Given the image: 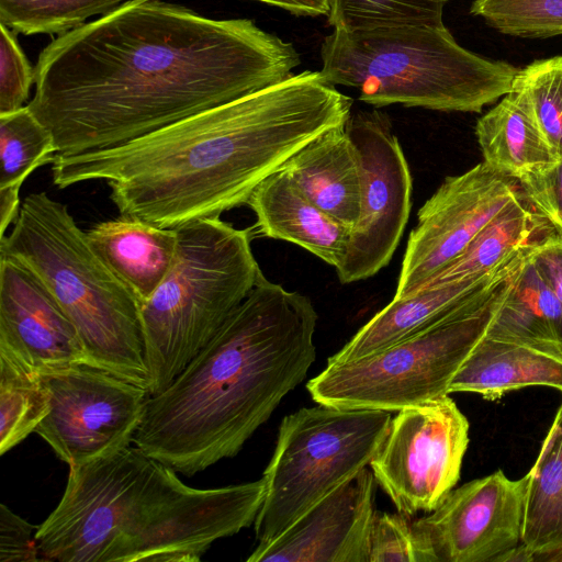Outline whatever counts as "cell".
<instances>
[{"label": "cell", "instance_id": "cell-1", "mask_svg": "<svg viewBox=\"0 0 562 562\" xmlns=\"http://www.w3.org/2000/svg\"><path fill=\"white\" fill-rule=\"evenodd\" d=\"M301 58L249 19L130 0L41 53L27 104L58 155L133 140L290 76Z\"/></svg>", "mask_w": 562, "mask_h": 562}, {"label": "cell", "instance_id": "cell-2", "mask_svg": "<svg viewBox=\"0 0 562 562\" xmlns=\"http://www.w3.org/2000/svg\"><path fill=\"white\" fill-rule=\"evenodd\" d=\"M352 99L305 70L121 145L57 155L59 189L103 180L120 215L177 228L247 204L254 190L323 132Z\"/></svg>", "mask_w": 562, "mask_h": 562}, {"label": "cell", "instance_id": "cell-3", "mask_svg": "<svg viewBox=\"0 0 562 562\" xmlns=\"http://www.w3.org/2000/svg\"><path fill=\"white\" fill-rule=\"evenodd\" d=\"M308 296L263 274L211 341L148 395L133 442L192 476L236 456L316 358Z\"/></svg>", "mask_w": 562, "mask_h": 562}, {"label": "cell", "instance_id": "cell-4", "mask_svg": "<svg viewBox=\"0 0 562 562\" xmlns=\"http://www.w3.org/2000/svg\"><path fill=\"white\" fill-rule=\"evenodd\" d=\"M138 447L69 468L65 492L37 527L45 560L198 562L218 539L256 520L260 480L217 488L186 485Z\"/></svg>", "mask_w": 562, "mask_h": 562}, {"label": "cell", "instance_id": "cell-5", "mask_svg": "<svg viewBox=\"0 0 562 562\" xmlns=\"http://www.w3.org/2000/svg\"><path fill=\"white\" fill-rule=\"evenodd\" d=\"M0 251L33 271L74 323L90 364L147 390L139 304L91 247L66 204L23 201Z\"/></svg>", "mask_w": 562, "mask_h": 562}, {"label": "cell", "instance_id": "cell-6", "mask_svg": "<svg viewBox=\"0 0 562 562\" xmlns=\"http://www.w3.org/2000/svg\"><path fill=\"white\" fill-rule=\"evenodd\" d=\"M321 58L329 83L357 89L359 100L375 108L479 113L510 91L518 72L462 47L445 25L334 30Z\"/></svg>", "mask_w": 562, "mask_h": 562}, {"label": "cell", "instance_id": "cell-7", "mask_svg": "<svg viewBox=\"0 0 562 562\" xmlns=\"http://www.w3.org/2000/svg\"><path fill=\"white\" fill-rule=\"evenodd\" d=\"M176 231L172 265L139 307L148 395L173 381L263 274L251 250L250 229L213 217Z\"/></svg>", "mask_w": 562, "mask_h": 562}, {"label": "cell", "instance_id": "cell-8", "mask_svg": "<svg viewBox=\"0 0 562 562\" xmlns=\"http://www.w3.org/2000/svg\"><path fill=\"white\" fill-rule=\"evenodd\" d=\"M521 266L408 337L361 359L327 364L306 385L313 401L337 408L392 413L448 395L453 378L485 337Z\"/></svg>", "mask_w": 562, "mask_h": 562}, {"label": "cell", "instance_id": "cell-9", "mask_svg": "<svg viewBox=\"0 0 562 562\" xmlns=\"http://www.w3.org/2000/svg\"><path fill=\"white\" fill-rule=\"evenodd\" d=\"M391 420L386 411L323 404L283 417L262 475L265 496L254 522L258 544L277 538L314 504L368 467Z\"/></svg>", "mask_w": 562, "mask_h": 562}, {"label": "cell", "instance_id": "cell-10", "mask_svg": "<svg viewBox=\"0 0 562 562\" xmlns=\"http://www.w3.org/2000/svg\"><path fill=\"white\" fill-rule=\"evenodd\" d=\"M469 422L448 395L405 407L369 463L398 513L435 510L460 479Z\"/></svg>", "mask_w": 562, "mask_h": 562}, {"label": "cell", "instance_id": "cell-11", "mask_svg": "<svg viewBox=\"0 0 562 562\" xmlns=\"http://www.w3.org/2000/svg\"><path fill=\"white\" fill-rule=\"evenodd\" d=\"M41 376L49 412L35 432L69 468L131 446L148 396L145 387L89 364Z\"/></svg>", "mask_w": 562, "mask_h": 562}, {"label": "cell", "instance_id": "cell-12", "mask_svg": "<svg viewBox=\"0 0 562 562\" xmlns=\"http://www.w3.org/2000/svg\"><path fill=\"white\" fill-rule=\"evenodd\" d=\"M347 128L360 164L361 200L345 259L336 268L344 284L368 279L390 262L412 205L409 168L387 114L358 111Z\"/></svg>", "mask_w": 562, "mask_h": 562}, {"label": "cell", "instance_id": "cell-13", "mask_svg": "<svg viewBox=\"0 0 562 562\" xmlns=\"http://www.w3.org/2000/svg\"><path fill=\"white\" fill-rule=\"evenodd\" d=\"M522 195L517 179L481 162L447 177L418 212L393 299L424 290L467 249L479 232Z\"/></svg>", "mask_w": 562, "mask_h": 562}, {"label": "cell", "instance_id": "cell-14", "mask_svg": "<svg viewBox=\"0 0 562 562\" xmlns=\"http://www.w3.org/2000/svg\"><path fill=\"white\" fill-rule=\"evenodd\" d=\"M527 486L497 470L452 490L412 522L420 562H501L521 544Z\"/></svg>", "mask_w": 562, "mask_h": 562}, {"label": "cell", "instance_id": "cell-15", "mask_svg": "<svg viewBox=\"0 0 562 562\" xmlns=\"http://www.w3.org/2000/svg\"><path fill=\"white\" fill-rule=\"evenodd\" d=\"M0 355L43 374L90 364L80 336L40 278L0 251Z\"/></svg>", "mask_w": 562, "mask_h": 562}, {"label": "cell", "instance_id": "cell-16", "mask_svg": "<svg viewBox=\"0 0 562 562\" xmlns=\"http://www.w3.org/2000/svg\"><path fill=\"white\" fill-rule=\"evenodd\" d=\"M375 479L366 467L314 504L247 562H368Z\"/></svg>", "mask_w": 562, "mask_h": 562}, {"label": "cell", "instance_id": "cell-17", "mask_svg": "<svg viewBox=\"0 0 562 562\" xmlns=\"http://www.w3.org/2000/svg\"><path fill=\"white\" fill-rule=\"evenodd\" d=\"M533 250L482 277L430 286L404 299H393L329 357L327 364L361 359L408 337L503 281Z\"/></svg>", "mask_w": 562, "mask_h": 562}, {"label": "cell", "instance_id": "cell-18", "mask_svg": "<svg viewBox=\"0 0 562 562\" xmlns=\"http://www.w3.org/2000/svg\"><path fill=\"white\" fill-rule=\"evenodd\" d=\"M278 171L330 217L350 231L355 227L360 214L361 173L347 123L310 140Z\"/></svg>", "mask_w": 562, "mask_h": 562}, {"label": "cell", "instance_id": "cell-19", "mask_svg": "<svg viewBox=\"0 0 562 562\" xmlns=\"http://www.w3.org/2000/svg\"><path fill=\"white\" fill-rule=\"evenodd\" d=\"M247 205L261 236L299 245L335 269L344 261L351 231L311 202L283 172L261 181Z\"/></svg>", "mask_w": 562, "mask_h": 562}, {"label": "cell", "instance_id": "cell-20", "mask_svg": "<svg viewBox=\"0 0 562 562\" xmlns=\"http://www.w3.org/2000/svg\"><path fill=\"white\" fill-rule=\"evenodd\" d=\"M88 240L116 278L143 305L168 273L176 252V228H161L120 215L94 224Z\"/></svg>", "mask_w": 562, "mask_h": 562}, {"label": "cell", "instance_id": "cell-21", "mask_svg": "<svg viewBox=\"0 0 562 562\" xmlns=\"http://www.w3.org/2000/svg\"><path fill=\"white\" fill-rule=\"evenodd\" d=\"M529 386L562 393V352L485 335L457 372L449 394L472 392L495 401Z\"/></svg>", "mask_w": 562, "mask_h": 562}, {"label": "cell", "instance_id": "cell-22", "mask_svg": "<svg viewBox=\"0 0 562 562\" xmlns=\"http://www.w3.org/2000/svg\"><path fill=\"white\" fill-rule=\"evenodd\" d=\"M475 135L483 162L517 180L557 160L527 91L515 80L510 91L477 120Z\"/></svg>", "mask_w": 562, "mask_h": 562}, {"label": "cell", "instance_id": "cell-23", "mask_svg": "<svg viewBox=\"0 0 562 562\" xmlns=\"http://www.w3.org/2000/svg\"><path fill=\"white\" fill-rule=\"evenodd\" d=\"M527 474L521 544L502 562L562 561V403Z\"/></svg>", "mask_w": 562, "mask_h": 562}, {"label": "cell", "instance_id": "cell-24", "mask_svg": "<svg viewBox=\"0 0 562 562\" xmlns=\"http://www.w3.org/2000/svg\"><path fill=\"white\" fill-rule=\"evenodd\" d=\"M555 236L560 235L552 224L522 193L497 213L462 255L426 288L482 277Z\"/></svg>", "mask_w": 562, "mask_h": 562}, {"label": "cell", "instance_id": "cell-25", "mask_svg": "<svg viewBox=\"0 0 562 562\" xmlns=\"http://www.w3.org/2000/svg\"><path fill=\"white\" fill-rule=\"evenodd\" d=\"M532 252L514 277L486 336L562 352V304L532 261Z\"/></svg>", "mask_w": 562, "mask_h": 562}, {"label": "cell", "instance_id": "cell-26", "mask_svg": "<svg viewBox=\"0 0 562 562\" xmlns=\"http://www.w3.org/2000/svg\"><path fill=\"white\" fill-rule=\"evenodd\" d=\"M49 412L41 374L0 355V454L34 432Z\"/></svg>", "mask_w": 562, "mask_h": 562}, {"label": "cell", "instance_id": "cell-27", "mask_svg": "<svg viewBox=\"0 0 562 562\" xmlns=\"http://www.w3.org/2000/svg\"><path fill=\"white\" fill-rule=\"evenodd\" d=\"M57 155L50 131L27 104L0 114V189L22 187L34 170L53 162Z\"/></svg>", "mask_w": 562, "mask_h": 562}, {"label": "cell", "instance_id": "cell-28", "mask_svg": "<svg viewBox=\"0 0 562 562\" xmlns=\"http://www.w3.org/2000/svg\"><path fill=\"white\" fill-rule=\"evenodd\" d=\"M328 23L348 33L400 26H443L448 0H327Z\"/></svg>", "mask_w": 562, "mask_h": 562}, {"label": "cell", "instance_id": "cell-29", "mask_svg": "<svg viewBox=\"0 0 562 562\" xmlns=\"http://www.w3.org/2000/svg\"><path fill=\"white\" fill-rule=\"evenodd\" d=\"M130 0H0V23L15 32L65 34L93 15H105Z\"/></svg>", "mask_w": 562, "mask_h": 562}, {"label": "cell", "instance_id": "cell-30", "mask_svg": "<svg viewBox=\"0 0 562 562\" xmlns=\"http://www.w3.org/2000/svg\"><path fill=\"white\" fill-rule=\"evenodd\" d=\"M470 12L506 35H562V0H473Z\"/></svg>", "mask_w": 562, "mask_h": 562}, {"label": "cell", "instance_id": "cell-31", "mask_svg": "<svg viewBox=\"0 0 562 562\" xmlns=\"http://www.w3.org/2000/svg\"><path fill=\"white\" fill-rule=\"evenodd\" d=\"M514 80L527 91L554 158H562V56L535 60Z\"/></svg>", "mask_w": 562, "mask_h": 562}, {"label": "cell", "instance_id": "cell-32", "mask_svg": "<svg viewBox=\"0 0 562 562\" xmlns=\"http://www.w3.org/2000/svg\"><path fill=\"white\" fill-rule=\"evenodd\" d=\"M368 562H420L412 522L406 515L375 510L369 533Z\"/></svg>", "mask_w": 562, "mask_h": 562}, {"label": "cell", "instance_id": "cell-33", "mask_svg": "<svg viewBox=\"0 0 562 562\" xmlns=\"http://www.w3.org/2000/svg\"><path fill=\"white\" fill-rule=\"evenodd\" d=\"M35 72L16 37L0 23V114L22 109L29 98Z\"/></svg>", "mask_w": 562, "mask_h": 562}, {"label": "cell", "instance_id": "cell-34", "mask_svg": "<svg viewBox=\"0 0 562 562\" xmlns=\"http://www.w3.org/2000/svg\"><path fill=\"white\" fill-rule=\"evenodd\" d=\"M528 201L562 237V158L518 180Z\"/></svg>", "mask_w": 562, "mask_h": 562}, {"label": "cell", "instance_id": "cell-35", "mask_svg": "<svg viewBox=\"0 0 562 562\" xmlns=\"http://www.w3.org/2000/svg\"><path fill=\"white\" fill-rule=\"evenodd\" d=\"M36 529L27 520L18 516L5 504L0 505V561H38L40 549Z\"/></svg>", "mask_w": 562, "mask_h": 562}, {"label": "cell", "instance_id": "cell-36", "mask_svg": "<svg viewBox=\"0 0 562 562\" xmlns=\"http://www.w3.org/2000/svg\"><path fill=\"white\" fill-rule=\"evenodd\" d=\"M532 261L562 304V237L555 236L538 246Z\"/></svg>", "mask_w": 562, "mask_h": 562}, {"label": "cell", "instance_id": "cell-37", "mask_svg": "<svg viewBox=\"0 0 562 562\" xmlns=\"http://www.w3.org/2000/svg\"><path fill=\"white\" fill-rule=\"evenodd\" d=\"M270 4L297 16L327 15V0H254Z\"/></svg>", "mask_w": 562, "mask_h": 562}, {"label": "cell", "instance_id": "cell-38", "mask_svg": "<svg viewBox=\"0 0 562 562\" xmlns=\"http://www.w3.org/2000/svg\"><path fill=\"white\" fill-rule=\"evenodd\" d=\"M21 187L0 189V238L5 235L7 228L14 224L20 213Z\"/></svg>", "mask_w": 562, "mask_h": 562}]
</instances>
